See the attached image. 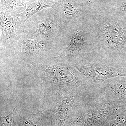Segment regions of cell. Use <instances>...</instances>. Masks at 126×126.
Instances as JSON below:
<instances>
[{"label": "cell", "mask_w": 126, "mask_h": 126, "mask_svg": "<svg viewBox=\"0 0 126 126\" xmlns=\"http://www.w3.org/2000/svg\"><path fill=\"white\" fill-rule=\"evenodd\" d=\"M1 54L9 55L28 67L58 55L60 42L44 40L24 31L10 45L0 47Z\"/></svg>", "instance_id": "obj_1"}, {"label": "cell", "mask_w": 126, "mask_h": 126, "mask_svg": "<svg viewBox=\"0 0 126 126\" xmlns=\"http://www.w3.org/2000/svg\"><path fill=\"white\" fill-rule=\"evenodd\" d=\"M30 67L49 84L63 89V91L81 92L94 87L74 66L67 65L66 62L55 56Z\"/></svg>", "instance_id": "obj_2"}, {"label": "cell", "mask_w": 126, "mask_h": 126, "mask_svg": "<svg viewBox=\"0 0 126 126\" xmlns=\"http://www.w3.org/2000/svg\"><path fill=\"white\" fill-rule=\"evenodd\" d=\"M42 11L26 21L25 31L44 40L60 42L64 28L55 17L54 11L51 13Z\"/></svg>", "instance_id": "obj_3"}, {"label": "cell", "mask_w": 126, "mask_h": 126, "mask_svg": "<svg viewBox=\"0 0 126 126\" xmlns=\"http://www.w3.org/2000/svg\"><path fill=\"white\" fill-rule=\"evenodd\" d=\"M80 115L74 123L84 125L97 126L101 125L116 111L117 107L101 95L95 101L86 104Z\"/></svg>", "instance_id": "obj_4"}, {"label": "cell", "mask_w": 126, "mask_h": 126, "mask_svg": "<svg viewBox=\"0 0 126 126\" xmlns=\"http://www.w3.org/2000/svg\"><path fill=\"white\" fill-rule=\"evenodd\" d=\"M74 66L96 87L109 79L126 76L123 70L120 68L108 64L76 63Z\"/></svg>", "instance_id": "obj_5"}, {"label": "cell", "mask_w": 126, "mask_h": 126, "mask_svg": "<svg viewBox=\"0 0 126 126\" xmlns=\"http://www.w3.org/2000/svg\"><path fill=\"white\" fill-rule=\"evenodd\" d=\"M0 47L10 45L25 31L24 24L19 15L0 12Z\"/></svg>", "instance_id": "obj_6"}, {"label": "cell", "mask_w": 126, "mask_h": 126, "mask_svg": "<svg viewBox=\"0 0 126 126\" xmlns=\"http://www.w3.org/2000/svg\"><path fill=\"white\" fill-rule=\"evenodd\" d=\"M54 16L64 28L77 24L81 12L76 0H57L53 9Z\"/></svg>", "instance_id": "obj_7"}, {"label": "cell", "mask_w": 126, "mask_h": 126, "mask_svg": "<svg viewBox=\"0 0 126 126\" xmlns=\"http://www.w3.org/2000/svg\"><path fill=\"white\" fill-rule=\"evenodd\" d=\"M119 77L109 79L98 87L101 95L117 107L126 102V82Z\"/></svg>", "instance_id": "obj_8"}, {"label": "cell", "mask_w": 126, "mask_h": 126, "mask_svg": "<svg viewBox=\"0 0 126 126\" xmlns=\"http://www.w3.org/2000/svg\"><path fill=\"white\" fill-rule=\"evenodd\" d=\"M106 43L110 47H122L126 44V31L115 21H107L102 32Z\"/></svg>", "instance_id": "obj_9"}, {"label": "cell", "mask_w": 126, "mask_h": 126, "mask_svg": "<svg viewBox=\"0 0 126 126\" xmlns=\"http://www.w3.org/2000/svg\"><path fill=\"white\" fill-rule=\"evenodd\" d=\"M78 92L64 91L57 100L55 107V115L60 125L63 123L72 109L78 98Z\"/></svg>", "instance_id": "obj_10"}, {"label": "cell", "mask_w": 126, "mask_h": 126, "mask_svg": "<svg viewBox=\"0 0 126 126\" xmlns=\"http://www.w3.org/2000/svg\"><path fill=\"white\" fill-rule=\"evenodd\" d=\"M56 1L57 0H31L25 11L20 15V18L24 24L28 19L41 11L49 8L53 9Z\"/></svg>", "instance_id": "obj_11"}, {"label": "cell", "mask_w": 126, "mask_h": 126, "mask_svg": "<svg viewBox=\"0 0 126 126\" xmlns=\"http://www.w3.org/2000/svg\"><path fill=\"white\" fill-rule=\"evenodd\" d=\"M30 2V0H0V12L19 16L25 12Z\"/></svg>", "instance_id": "obj_12"}, {"label": "cell", "mask_w": 126, "mask_h": 126, "mask_svg": "<svg viewBox=\"0 0 126 126\" xmlns=\"http://www.w3.org/2000/svg\"><path fill=\"white\" fill-rule=\"evenodd\" d=\"M16 107L15 108L13 111L9 115L6 116L1 117L0 126H11L12 122V117Z\"/></svg>", "instance_id": "obj_13"}, {"label": "cell", "mask_w": 126, "mask_h": 126, "mask_svg": "<svg viewBox=\"0 0 126 126\" xmlns=\"http://www.w3.org/2000/svg\"><path fill=\"white\" fill-rule=\"evenodd\" d=\"M23 124L25 126H39L36 124H35L33 122L28 119L25 120L23 121Z\"/></svg>", "instance_id": "obj_14"}, {"label": "cell", "mask_w": 126, "mask_h": 126, "mask_svg": "<svg viewBox=\"0 0 126 126\" xmlns=\"http://www.w3.org/2000/svg\"><path fill=\"white\" fill-rule=\"evenodd\" d=\"M85 0L89 2H91L92 1V0Z\"/></svg>", "instance_id": "obj_15"}]
</instances>
